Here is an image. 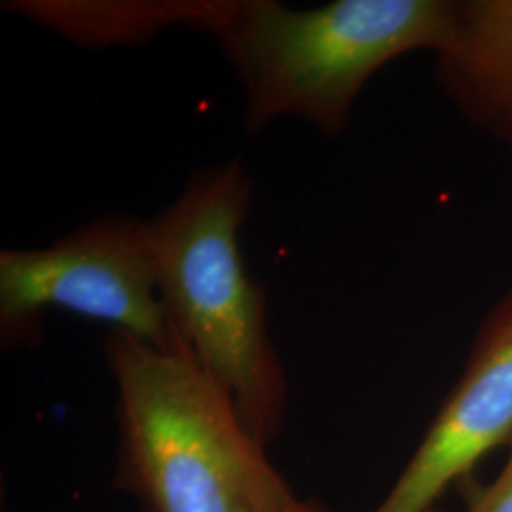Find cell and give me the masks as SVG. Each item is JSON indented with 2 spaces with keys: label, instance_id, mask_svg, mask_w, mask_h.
<instances>
[{
  "label": "cell",
  "instance_id": "obj_3",
  "mask_svg": "<svg viewBox=\"0 0 512 512\" xmlns=\"http://www.w3.org/2000/svg\"><path fill=\"white\" fill-rule=\"evenodd\" d=\"M122 475L145 512H287L291 486L190 351L110 330Z\"/></svg>",
  "mask_w": 512,
  "mask_h": 512
},
{
  "label": "cell",
  "instance_id": "obj_5",
  "mask_svg": "<svg viewBox=\"0 0 512 512\" xmlns=\"http://www.w3.org/2000/svg\"><path fill=\"white\" fill-rule=\"evenodd\" d=\"M505 444L512 446V285L484 315L458 382L372 512H431L446 488Z\"/></svg>",
  "mask_w": 512,
  "mask_h": 512
},
{
  "label": "cell",
  "instance_id": "obj_8",
  "mask_svg": "<svg viewBox=\"0 0 512 512\" xmlns=\"http://www.w3.org/2000/svg\"><path fill=\"white\" fill-rule=\"evenodd\" d=\"M467 512H512V452L501 475L471 497Z\"/></svg>",
  "mask_w": 512,
  "mask_h": 512
},
{
  "label": "cell",
  "instance_id": "obj_1",
  "mask_svg": "<svg viewBox=\"0 0 512 512\" xmlns=\"http://www.w3.org/2000/svg\"><path fill=\"white\" fill-rule=\"evenodd\" d=\"M452 16L454 0H202L194 29L217 37L238 74L249 135L298 116L336 137L370 78L403 55L435 54Z\"/></svg>",
  "mask_w": 512,
  "mask_h": 512
},
{
  "label": "cell",
  "instance_id": "obj_9",
  "mask_svg": "<svg viewBox=\"0 0 512 512\" xmlns=\"http://www.w3.org/2000/svg\"><path fill=\"white\" fill-rule=\"evenodd\" d=\"M287 512H329L327 509H323L321 505L313 503V501H296L293 507Z\"/></svg>",
  "mask_w": 512,
  "mask_h": 512
},
{
  "label": "cell",
  "instance_id": "obj_2",
  "mask_svg": "<svg viewBox=\"0 0 512 512\" xmlns=\"http://www.w3.org/2000/svg\"><path fill=\"white\" fill-rule=\"evenodd\" d=\"M253 194L241 160L205 167L190 175L175 202L148 219V230L173 327L266 446L283 427L287 378L268 329L264 287L249 274L241 251Z\"/></svg>",
  "mask_w": 512,
  "mask_h": 512
},
{
  "label": "cell",
  "instance_id": "obj_4",
  "mask_svg": "<svg viewBox=\"0 0 512 512\" xmlns=\"http://www.w3.org/2000/svg\"><path fill=\"white\" fill-rule=\"evenodd\" d=\"M109 325L162 351H188L160 298L148 220L110 215L42 249L0 253L4 344L37 340L48 310Z\"/></svg>",
  "mask_w": 512,
  "mask_h": 512
},
{
  "label": "cell",
  "instance_id": "obj_6",
  "mask_svg": "<svg viewBox=\"0 0 512 512\" xmlns=\"http://www.w3.org/2000/svg\"><path fill=\"white\" fill-rule=\"evenodd\" d=\"M435 78L471 128L512 150V0H454Z\"/></svg>",
  "mask_w": 512,
  "mask_h": 512
},
{
  "label": "cell",
  "instance_id": "obj_7",
  "mask_svg": "<svg viewBox=\"0 0 512 512\" xmlns=\"http://www.w3.org/2000/svg\"><path fill=\"white\" fill-rule=\"evenodd\" d=\"M10 10L35 19L80 44H120L156 35L167 25H188L194 2H10Z\"/></svg>",
  "mask_w": 512,
  "mask_h": 512
}]
</instances>
